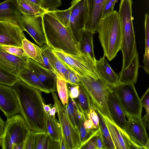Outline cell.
I'll list each match as a JSON object with an SVG mask.
<instances>
[{
	"mask_svg": "<svg viewBox=\"0 0 149 149\" xmlns=\"http://www.w3.org/2000/svg\"><path fill=\"white\" fill-rule=\"evenodd\" d=\"M19 8L22 14L29 15H43L47 11L38 4L27 0H17Z\"/></svg>",
	"mask_w": 149,
	"mask_h": 149,
	"instance_id": "83f0119b",
	"label": "cell"
},
{
	"mask_svg": "<svg viewBox=\"0 0 149 149\" xmlns=\"http://www.w3.org/2000/svg\"><path fill=\"white\" fill-rule=\"evenodd\" d=\"M42 104L43 109L46 113H48L52 107L51 104H46L45 103L44 100L42 102Z\"/></svg>",
	"mask_w": 149,
	"mask_h": 149,
	"instance_id": "f5cc1de1",
	"label": "cell"
},
{
	"mask_svg": "<svg viewBox=\"0 0 149 149\" xmlns=\"http://www.w3.org/2000/svg\"><path fill=\"white\" fill-rule=\"evenodd\" d=\"M63 106L72 123L78 130L80 121L84 113L81 110L77 100L69 96L68 103Z\"/></svg>",
	"mask_w": 149,
	"mask_h": 149,
	"instance_id": "d4e9b609",
	"label": "cell"
},
{
	"mask_svg": "<svg viewBox=\"0 0 149 149\" xmlns=\"http://www.w3.org/2000/svg\"><path fill=\"white\" fill-rule=\"evenodd\" d=\"M106 57L104 55L99 60L96 59L95 64L96 71L99 77L108 84L113 85L118 82L119 76L111 67Z\"/></svg>",
	"mask_w": 149,
	"mask_h": 149,
	"instance_id": "d6986e66",
	"label": "cell"
},
{
	"mask_svg": "<svg viewBox=\"0 0 149 149\" xmlns=\"http://www.w3.org/2000/svg\"><path fill=\"white\" fill-rule=\"evenodd\" d=\"M22 47L26 57L42 65L43 61L41 47L31 42L25 37L23 39Z\"/></svg>",
	"mask_w": 149,
	"mask_h": 149,
	"instance_id": "4316f807",
	"label": "cell"
},
{
	"mask_svg": "<svg viewBox=\"0 0 149 149\" xmlns=\"http://www.w3.org/2000/svg\"><path fill=\"white\" fill-rule=\"evenodd\" d=\"M79 85V94L76 99L81 110L88 118L91 107L90 97L86 90L80 82Z\"/></svg>",
	"mask_w": 149,
	"mask_h": 149,
	"instance_id": "f546056e",
	"label": "cell"
},
{
	"mask_svg": "<svg viewBox=\"0 0 149 149\" xmlns=\"http://www.w3.org/2000/svg\"><path fill=\"white\" fill-rule=\"evenodd\" d=\"M149 88L143 95L141 99V103L142 107H143L146 111V113L149 112Z\"/></svg>",
	"mask_w": 149,
	"mask_h": 149,
	"instance_id": "ee69618b",
	"label": "cell"
},
{
	"mask_svg": "<svg viewBox=\"0 0 149 149\" xmlns=\"http://www.w3.org/2000/svg\"><path fill=\"white\" fill-rule=\"evenodd\" d=\"M22 14L16 0H6L0 3V21L8 20L18 24Z\"/></svg>",
	"mask_w": 149,
	"mask_h": 149,
	"instance_id": "44dd1931",
	"label": "cell"
},
{
	"mask_svg": "<svg viewBox=\"0 0 149 149\" xmlns=\"http://www.w3.org/2000/svg\"><path fill=\"white\" fill-rule=\"evenodd\" d=\"M108 103L112 120L118 127L125 130L127 121L125 116L117 97L111 89L108 95Z\"/></svg>",
	"mask_w": 149,
	"mask_h": 149,
	"instance_id": "ac0fdd59",
	"label": "cell"
},
{
	"mask_svg": "<svg viewBox=\"0 0 149 149\" xmlns=\"http://www.w3.org/2000/svg\"><path fill=\"white\" fill-rule=\"evenodd\" d=\"M5 122L0 116V136H2L3 133Z\"/></svg>",
	"mask_w": 149,
	"mask_h": 149,
	"instance_id": "816d5d0a",
	"label": "cell"
},
{
	"mask_svg": "<svg viewBox=\"0 0 149 149\" xmlns=\"http://www.w3.org/2000/svg\"><path fill=\"white\" fill-rule=\"evenodd\" d=\"M42 56L43 61V63L42 65L45 68L48 69L52 70L54 72L53 69L50 64L48 58L42 50Z\"/></svg>",
	"mask_w": 149,
	"mask_h": 149,
	"instance_id": "f907efd6",
	"label": "cell"
},
{
	"mask_svg": "<svg viewBox=\"0 0 149 149\" xmlns=\"http://www.w3.org/2000/svg\"><path fill=\"white\" fill-rule=\"evenodd\" d=\"M117 97L125 116L129 117H141L142 107L134 84H125L118 82L109 85Z\"/></svg>",
	"mask_w": 149,
	"mask_h": 149,
	"instance_id": "8992f818",
	"label": "cell"
},
{
	"mask_svg": "<svg viewBox=\"0 0 149 149\" xmlns=\"http://www.w3.org/2000/svg\"><path fill=\"white\" fill-rule=\"evenodd\" d=\"M114 6L110 0H107L105 2L103 9L102 18L113 12L114 10H113Z\"/></svg>",
	"mask_w": 149,
	"mask_h": 149,
	"instance_id": "bcb514c9",
	"label": "cell"
},
{
	"mask_svg": "<svg viewBox=\"0 0 149 149\" xmlns=\"http://www.w3.org/2000/svg\"><path fill=\"white\" fill-rule=\"evenodd\" d=\"M143 63L144 66L142 67L145 72L149 74V53H145L144 55Z\"/></svg>",
	"mask_w": 149,
	"mask_h": 149,
	"instance_id": "681fc988",
	"label": "cell"
},
{
	"mask_svg": "<svg viewBox=\"0 0 149 149\" xmlns=\"http://www.w3.org/2000/svg\"><path fill=\"white\" fill-rule=\"evenodd\" d=\"M29 1H30L33 2L34 3H35L38 4L40 5L41 6L42 2L41 0H27Z\"/></svg>",
	"mask_w": 149,
	"mask_h": 149,
	"instance_id": "9f6ffc18",
	"label": "cell"
},
{
	"mask_svg": "<svg viewBox=\"0 0 149 149\" xmlns=\"http://www.w3.org/2000/svg\"><path fill=\"white\" fill-rule=\"evenodd\" d=\"M83 125L84 127L87 130H97L95 129L92 122L88 118H84Z\"/></svg>",
	"mask_w": 149,
	"mask_h": 149,
	"instance_id": "c3c4849f",
	"label": "cell"
},
{
	"mask_svg": "<svg viewBox=\"0 0 149 149\" xmlns=\"http://www.w3.org/2000/svg\"><path fill=\"white\" fill-rule=\"evenodd\" d=\"M20 80L17 77L10 74L0 67V84L12 86Z\"/></svg>",
	"mask_w": 149,
	"mask_h": 149,
	"instance_id": "d590c367",
	"label": "cell"
},
{
	"mask_svg": "<svg viewBox=\"0 0 149 149\" xmlns=\"http://www.w3.org/2000/svg\"><path fill=\"white\" fill-rule=\"evenodd\" d=\"M26 66L50 92L57 91V77L52 70L46 69L40 64L28 58Z\"/></svg>",
	"mask_w": 149,
	"mask_h": 149,
	"instance_id": "2e32d148",
	"label": "cell"
},
{
	"mask_svg": "<svg viewBox=\"0 0 149 149\" xmlns=\"http://www.w3.org/2000/svg\"><path fill=\"white\" fill-rule=\"evenodd\" d=\"M107 0H86L84 29L93 34L97 33L99 24L102 18L104 5Z\"/></svg>",
	"mask_w": 149,
	"mask_h": 149,
	"instance_id": "5bb4252c",
	"label": "cell"
},
{
	"mask_svg": "<svg viewBox=\"0 0 149 149\" xmlns=\"http://www.w3.org/2000/svg\"><path fill=\"white\" fill-rule=\"evenodd\" d=\"M100 132L99 129L97 130L94 134L86 143L81 148L83 149H97L96 139Z\"/></svg>",
	"mask_w": 149,
	"mask_h": 149,
	"instance_id": "b9f144b4",
	"label": "cell"
},
{
	"mask_svg": "<svg viewBox=\"0 0 149 149\" xmlns=\"http://www.w3.org/2000/svg\"><path fill=\"white\" fill-rule=\"evenodd\" d=\"M47 13L50 15L65 27L69 25L71 14V8L64 10L57 9L52 11H47Z\"/></svg>",
	"mask_w": 149,
	"mask_h": 149,
	"instance_id": "d6a6232c",
	"label": "cell"
},
{
	"mask_svg": "<svg viewBox=\"0 0 149 149\" xmlns=\"http://www.w3.org/2000/svg\"><path fill=\"white\" fill-rule=\"evenodd\" d=\"M52 49L67 69L78 76H88L95 78L100 77L96 71L95 62L89 55L84 53L67 54L60 50Z\"/></svg>",
	"mask_w": 149,
	"mask_h": 149,
	"instance_id": "52a82bcc",
	"label": "cell"
},
{
	"mask_svg": "<svg viewBox=\"0 0 149 149\" xmlns=\"http://www.w3.org/2000/svg\"><path fill=\"white\" fill-rule=\"evenodd\" d=\"M41 6L47 11L56 10L61 4V0H41Z\"/></svg>",
	"mask_w": 149,
	"mask_h": 149,
	"instance_id": "74e56055",
	"label": "cell"
},
{
	"mask_svg": "<svg viewBox=\"0 0 149 149\" xmlns=\"http://www.w3.org/2000/svg\"><path fill=\"white\" fill-rule=\"evenodd\" d=\"M68 70V83L72 85L79 84L81 82L78 76L71 70Z\"/></svg>",
	"mask_w": 149,
	"mask_h": 149,
	"instance_id": "f6af8a7d",
	"label": "cell"
},
{
	"mask_svg": "<svg viewBox=\"0 0 149 149\" xmlns=\"http://www.w3.org/2000/svg\"><path fill=\"white\" fill-rule=\"evenodd\" d=\"M35 132L30 131L24 142L23 149H34Z\"/></svg>",
	"mask_w": 149,
	"mask_h": 149,
	"instance_id": "f35d334b",
	"label": "cell"
},
{
	"mask_svg": "<svg viewBox=\"0 0 149 149\" xmlns=\"http://www.w3.org/2000/svg\"><path fill=\"white\" fill-rule=\"evenodd\" d=\"M50 139L47 133L35 132L34 149H48Z\"/></svg>",
	"mask_w": 149,
	"mask_h": 149,
	"instance_id": "e575fe53",
	"label": "cell"
},
{
	"mask_svg": "<svg viewBox=\"0 0 149 149\" xmlns=\"http://www.w3.org/2000/svg\"><path fill=\"white\" fill-rule=\"evenodd\" d=\"M112 2L113 5L114 6L115 3L116 2V0H110Z\"/></svg>",
	"mask_w": 149,
	"mask_h": 149,
	"instance_id": "6f0895ef",
	"label": "cell"
},
{
	"mask_svg": "<svg viewBox=\"0 0 149 149\" xmlns=\"http://www.w3.org/2000/svg\"><path fill=\"white\" fill-rule=\"evenodd\" d=\"M27 58H20L0 49V67L17 77L19 72L26 65Z\"/></svg>",
	"mask_w": 149,
	"mask_h": 149,
	"instance_id": "e0dca14e",
	"label": "cell"
},
{
	"mask_svg": "<svg viewBox=\"0 0 149 149\" xmlns=\"http://www.w3.org/2000/svg\"><path fill=\"white\" fill-rule=\"evenodd\" d=\"M46 125L47 133L51 139L59 141L62 138V133L59 121L56 117L46 113Z\"/></svg>",
	"mask_w": 149,
	"mask_h": 149,
	"instance_id": "f1b7e54d",
	"label": "cell"
},
{
	"mask_svg": "<svg viewBox=\"0 0 149 149\" xmlns=\"http://www.w3.org/2000/svg\"><path fill=\"white\" fill-rule=\"evenodd\" d=\"M56 74L57 77V91L60 101L63 105H65L68 103L69 97L67 82L59 74Z\"/></svg>",
	"mask_w": 149,
	"mask_h": 149,
	"instance_id": "1f68e13d",
	"label": "cell"
},
{
	"mask_svg": "<svg viewBox=\"0 0 149 149\" xmlns=\"http://www.w3.org/2000/svg\"><path fill=\"white\" fill-rule=\"evenodd\" d=\"M41 48L48 58L50 64L56 74H58L68 82V70L53 52L52 49L47 44Z\"/></svg>",
	"mask_w": 149,
	"mask_h": 149,
	"instance_id": "603a6c76",
	"label": "cell"
},
{
	"mask_svg": "<svg viewBox=\"0 0 149 149\" xmlns=\"http://www.w3.org/2000/svg\"><path fill=\"white\" fill-rule=\"evenodd\" d=\"M96 148L97 149H106L100 131L97 136Z\"/></svg>",
	"mask_w": 149,
	"mask_h": 149,
	"instance_id": "7dc6e473",
	"label": "cell"
},
{
	"mask_svg": "<svg viewBox=\"0 0 149 149\" xmlns=\"http://www.w3.org/2000/svg\"><path fill=\"white\" fill-rule=\"evenodd\" d=\"M60 149H67L65 143L62 138L59 141Z\"/></svg>",
	"mask_w": 149,
	"mask_h": 149,
	"instance_id": "11a10c76",
	"label": "cell"
},
{
	"mask_svg": "<svg viewBox=\"0 0 149 149\" xmlns=\"http://www.w3.org/2000/svg\"><path fill=\"white\" fill-rule=\"evenodd\" d=\"M139 61L137 52L128 65L122 69L119 74L118 82L125 84L136 83L137 80Z\"/></svg>",
	"mask_w": 149,
	"mask_h": 149,
	"instance_id": "ffe728a7",
	"label": "cell"
},
{
	"mask_svg": "<svg viewBox=\"0 0 149 149\" xmlns=\"http://www.w3.org/2000/svg\"><path fill=\"white\" fill-rule=\"evenodd\" d=\"M12 87L18 100L20 114L30 130L34 132L47 133V115L42 106L41 91L20 80Z\"/></svg>",
	"mask_w": 149,
	"mask_h": 149,
	"instance_id": "6da1fadb",
	"label": "cell"
},
{
	"mask_svg": "<svg viewBox=\"0 0 149 149\" xmlns=\"http://www.w3.org/2000/svg\"><path fill=\"white\" fill-rule=\"evenodd\" d=\"M93 34L83 29L78 43L81 53L89 55L95 62L96 59L94 52Z\"/></svg>",
	"mask_w": 149,
	"mask_h": 149,
	"instance_id": "484cf974",
	"label": "cell"
},
{
	"mask_svg": "<svg viewBox=\"0 0 149 149\" xmlns=\"http://www.w3.org/2000/svg\"><path fill=\"white\" fill-rule=\"evenodd\" d=\"M97 33L104 55L111 61L122 46V27L118 12L114 10L101 19Z\"/></svg>",
	"mask_w": 149,
	"mask_h": 149,
	"instance_id": "3957f363",
	"label": "cell"
},
{
	"mask_svg": "<svg viewBox=\"0 0 149 149\" xmlns=\"http://www.w3.org/2000/svg\"><path fill=\"white\" fill-rule=\"evenodd\" d=\"M126 121L125 130L131 139L144 149H148L149 140L146 126L142 118L129 117Z\"/></svg>",
	"mask_w": 149,
	"mask_h": 149,
	"instance_id": "4fadbf2b",
	"label": "cell"
},
{
	"mask_svg": "<svg viewBox=\"0 0 149 149\" xmlns=\"http://www.w3.org/2000/svg\"><path fill=\"white\" fill-rule=\"evenodd\" d=\"M24 31L17 24L0 21V45L22 47V40L25 37Z\"/></svg>",
	"mask_w": 149,
	"mask_h": 149,
	"instance_id": "7c38bea8",
	"label": "cell"
},
{
	"mask_svg": "<svg viewBox=\"0 0 149 149\" xmlns=\"http://www.w3.org/2000/svg\"><path fill=\"white\" fill-rule=\"evenodd\" d=\"M123 37L121 51L123 56L122 69L127 67L137 52L133 22L126 19L121 22Z\"/></svg>",
	"mask_w": 149,
	"mask_h": 149,
	"instance_id": "8fae6325",
	"label": "cell"
},
{
	"mask_svg": "<svg viewBox=\"0 0 149 149\" xmlns=\"http://www.w3.org/2000/svg\"><path fill=\"white\" fill-rule=\"evenodd\" d=\"M99 118V129L106 149H116L109 130L100 113L96 110Z\"/></svg>",
	"mask_w": 149,
	"mask_h": 149,
	"instance_id": "4dcf8cb0",
	"label": "cell"
},
{
	"mask_svg": "<svg viewBox=\"0 0 149 149\" xmlns=\"http://www.w3.org/2000/svg\"><path fill=\"white\" fill-rule=\"evenodd\" d=\"M17 77L22 82L41 92L47 93H51L26 65L19 72Z\"/></svg>",
	"mask_w": 149,
	"mask_h": 149,
	"instance_id": "cb8c5ba5",
	"label": "cell"
},
{
	"mask_svg": "<svg viewBox=\"0 0 149 149\" xmlns=\"http://www.w3.org/2000/svg\"><path fill=\"white\" fill-rule=\"evenodd\" d=\"M31 131L22 115L7 119L2 136V149H23L24 142Z\"/></svg>",
	"mask_w": 149,
	"mask_h": 149,
	"instance_id": "5b68a950",
	"label": "cell"
},
{
	"mask_svg": "<svg viewBox=\"0 0 149 149\" xmlns=\"http://www.w3.org/2000/svg\"><path fill=\"white\" fill-rule=\"evenodd\" d=\"M88 118L93 123L96 130L99 129V118L95 108L91 105L90 112L88 115Z\"/></svg>",
	"mask_w": 149,
	"mask_h": 149,
	"instance_id": "60d3db41",
	"label": "cell"
},
{
	"mask_svg": "<svg viewBox=\"0 0 149 149\" xmlns=\"http://www.w3.org/2000/svg\"><path fill=\"white\" fill-rule=\"evenodd\" d=\"M0 110L7 119L20 114L18 100L12 87L0 84Z\"/></svg>",
	"mask_w": 149,
	"mask_h": 149,
	"instance_id": "9a60e30c",
	"label": "cell"
},
{
	"mask_svg": "<svg viewBox=\"0 0 149 149\" xmlns=\"http://www.w3.org/2000/svg\"><path fill=\"white\" fill-rule=\"evenodd\" d=\"M43 15H29L22 14L18 21V24L24 31L27 32L41 47L47 44L43 27Z\"/></svg>",
	"mask_w": 149,
	"mask_h": 149,
	"instance_id": "9c48e42d",
	"label": "cell"
},
{
	"mask_svg": "<svg viewBox=\"0 0 149 149\" xmlns=\"http://www.w3.org/2000/svg\"><path fill=\"white\" fill-rule=\"evenodd\" d=\"M2 137L1 136H0V146H1L2 143Z\"/></svg>",
	"mask_w": 149,
	"mask_h": 149,
	"instance_id": "680465c9",
	"label": "cell"
},
{
	"mask_svg": "<svg viewBox=\"0 0 149 149\" xmlns=\"http://www.w3.org/2000/svg\"><path fill=\"white\" fill-rule=\"evenodd\" d=\"M57 112L56 109L55 105L52 106L51 108L49 111L48 114L53 117H55V114Z\"/></svg>",
	"mask_w": 149,
	"mask_h": 149,
	"instance_id": "db71d44e",
	"label": "cell"
},
{
	"mask_svg": "<svg viewBox=\"0 0 149 149\" xmlns=\"http://www.w3.org/2000/svg\"><path fill=\"white\" fill-rule=\"evenodd\" d=\"M0 49L20 58H27L22 47L0 45Z\"/></svg>",
	"mask_w": 149,
	"mask_h": 149,
	"instance_id": "8d00e7d4",
	"label": "cell"
},
{
	"mask_svg": "<svg viewBox=\"0 0 149 149\" xmlns=\"http://www.w3.org/2000/svg\"><path fill=\"white\" fill-rule=\"evenodd\" d=\"M95 109L102 116L109 130L116 149H127L122 133L112 120L105 114L101 113L98 109Z\"/></svg>",
	"mask_w": 149,
	"mask_h": 149,
	"instance_id": "7402d4cb",
	"label": "cell"
},
{
	"mask_svg": "<svg viewBox=\"0 0 149 149\" xmlns=\"http://www.w3.org/2000/svg\"><path fill=\"white\" fill-rule=\"evenodd\" d=\"M67 86L69 96L73 99H77L79 94V85H72L67 82Z\"/></svg>",
	"mask_w": 149,
	"mask_h": 149,
	"instance_id": "7bdbcfd3",
	"label": "cell"
},
{
	"mask_svg": "<svg viewBox=\"0 0 149 149\" xmlns=\"http://www.w3.org/2000/svg\"><path fill=\"white\" fill-rule=\"evenodd\" d=\"M145 53H149V15L146 13L145 15Z\"/></svg>",
	"mask_w": 149,
	"mask_h": 149,
	"instance_id": "ab89813d",
	"label": "cell"
},
{
	"mask_svg": "<svg viewBox=\"0 0 149 149\" xmlns=\"http://www.w3.org/2000/svg\"><path fill=\"white\" fill-rule=\"evenodd\" d=\"M71 5L70 22L67 28L79 42L84 28L86 1L72 0Z\"/></svg>",
	"mask_w": 149,
	"mask_h": 149,
	"instance_id": "30bf717a",
	"label": "cell"
},
{
	"mask_svg": "<svg viewBox=\"0 0 149 149\" xmlns=\"http://www.w3.org/2000/svg\"><path fill=\"white\" fill-rule=\"evenodd\" d=\"M56 109L62 137L67 149H79L80 141L78 130L74 127L65 109L54 91L51 92Z\"/></svg>",
	"mask_w": 149,
	"mask_h": 149,
	"instance_id": "ba28073f",
	"label": "cell"
},
{
	"mask_svg": "<svg viewBox=\"0 0 149 149\" xmlns=\"http://www.w3.org/2000/svg\"><path fill=\"white\" fill-rule=\"evenodd\" d=\"M86 118L84 114L83 117L81 120L78 129L80 141V146L79 149H81L86 143L93 136L96 130H88L84 127L83 123L84 118Z\"/></svg>",
	"mask_w": 149,
	"mask_h": 149,
	"instance_id": "836d02e7",
	"label": "cell"
},
{
	"mask_svg": "<svg viewBox=\"0 0 149 149\" xmlns=\"http://www.w3.org/2000/svg\"><path fill=\"white\" fill-rule=\"evenodd\" d=\"M47 45L51 49L67 53L80 54L78 42L66 27L47 12L43 15Z\"/></svg>",
	"mask_w": 149,
	"mask_h": 149,
	"instance_id": "7a4b0ae2",
	"label": "cell"
},
{
	"mask_svg": "<svg viewBox=\"0 0 149 149\" xmlns=\"http://www.w3.org/2000/svg\"><path fill=\"white\" fill-rule=\"evenodd\" d=\"M78 76L90 97L91 105L112 119L108 103V95L111 90L109 85L100 77Z\"/></svg>",
	"mask_w": 149,
	"mask_h": 149,
	"instance_id": "277c9868",
	"label": "cell"
}]
</instances>
